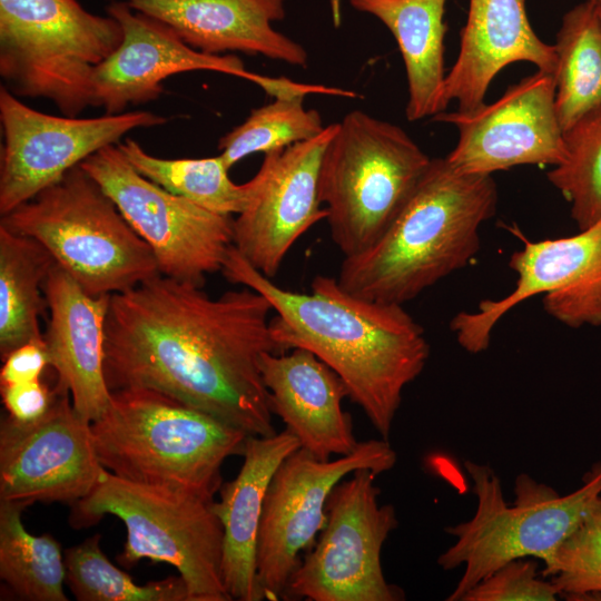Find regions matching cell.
Here are the masks:
<instances>
[{
	"label": "cell",
	"mask_w": 601,
	"mask_h": 601,
	"mask_svg": "<svg viewBox=\"0 0 601 601\" xmlns=\"http://www.w3.org/2000/svg\"><path fill=\"white\" fill-rule=\"evenodd\" d=\"M269 302L244 286L208 296L158 274L110 295L105 375L110 391L165 393L252 436L276 434L259 370L284 353L270 331Z\"/></svg>",
	"instance_id": "1"
},
{
	"label": "cell",
	"mask_w": 601,
	"mask_h": 601,
	"mask_svg": "<svg viewBox=\"0 0 601 601\" xmlns=\"http://www.w3.org/2000/svg\"><path fill=\"white\" fill-rule=\"evenodd\" d=\"M234 284L262 294L276 313L270 331L284 352L304 348L346 385L374 428L388 440L402 393L424 370L430 345L403 305L370 300L337 279L314 277L309 293L288 290L253 267L233 246L221 269Z\"/></svg>",
	"instance_id": "2"
},
{
	"label": "cell",
	"mask_w": 601,
	"mask_h": 601,
	"mask_svg": "<svg viewBox=\"0 0 601 601\" xmlns=\"http://www.w3.org/2000/svg\"><path fill=\"white\" fill-rule=\"evenodd\" d=\"M492 175L434 158L398 215L365 252L344 258L338 283L356 296L404 305L463 268L480 248V228L496 210Z\"/></svg>",
	"instance_id": "3"
},
{
	"label": "cell",
	"mask_w": 601,
	"mask_h": 601,
	"mask_svg": "<svg viewBox=\"0 0 601 601\" xmlns=\"http://www.w3.org/2000/svg\"><path fill=\"white\" fill-rule=\"evenodd\" d=\"M101 465L121 479L207 501L221 486V465L242 455L249 436L165 393L145 387L111 392L91 422Z\"/></svg>",
	"instance_id": "4"
},
{
	"label": "cell",
	"mask_w": 601,
	"mask_h": 601,
	"mask_svg": "<svg viewBox=\"0 0 601 601\" xmlns=\"http://www.w3.org/2000/svg\"><path fill=\"white\" fill-rule=\"evenodd\" d=\"M476 510L471 520L445 528L456 541L437 558L445 571L464 565L447 601H461L476 583L503 564L534 558L544 564L601 497V462L584 473L582 484L561 495L550 485L521 473L514 501L508 504L501 480L489 464L465 461Z\"/></svg>",
	"instance_id": "5"
},
{
	"label": "cell",
	"mask_w": 601,
	"mask_h": 601,
	"mask_svg": "<svg viewBox=\"0 0 601 601\" xmlns=\"http://www.w3.org/2000/svg\"><path fill=\"white\" fill-rule=\"evenodd\" d=\"M0 225L39 242L95 297L160 274L149 245L80 165L1 216Z\"/></svg>",
	"instance_id": "6"
},
{
	"label": "cell",
	"mask_w": 601,
	"mask_h": 601,
	"mask_svg": "<svg viewBox=\"0 0 601 601\" xmlns=\"http://www.w3.org/2000/svg\"><path fill=\"white\" fill-rule=\"evenodd\" d=\"M431 160L401 127L362 110L336 122L322 161L319 194L332 240L344 258L381 238Z\"/></svg>",
	"instance_id": "7"
},
{
	"label": "cell",
	"mask_w": 601,
	"mask_h": 601,
	"mask_svg": "<svg viewBox=\"0 0 601 601\" xmlns=\"http://www.w3.org/2000/svg\"><path fill=\"white\" fill-rule=\"evenodd\" d=\"M213 501L131 482L106 472L95 489L71 504L69 523L89 528L111 514L127 531L117 561L131 568L147 559L173 565L190 601H230L223 580V536Z\"/></svg>",
	"instance_id": "8"
},
{
	"label": "cell",
	"mask_w": 601,
	"mask_h": 601,
	"mask_svg": "<svg viewBox=\"0 0 601 601\" xmlns=\"http://www.w3.org/2000/svg\"><path fill=\"white\" fill-rule=\"evenodd\" d=\"M122 40L111 16L77 0H0V76L17 97L50 100L63 116L93 106L96 67Z\"/></svg>",
	"instance_id": "9"
},
{
	"label": "cell",
	"mask_w": 601,
	"mask_h": 601,
	"mask_svg": "<svg viewBox=\"0 0 601 601\" xmlns=\"http://www.w3.org/2000/svg\"><path fill=\"white\" fill-rule=\"evenodd\" d=\"M377 474L358 469L343 479L326 503L327 521L292 574L284 600L401 601L386 581L382 548L398 521L393 505L378 503Z\"/></svg>",
	"instance_id": "10"
},
{
	"label": "cell",
	"mask_w": 601,
	"mask_h": 601,
	"mask_svg": "<svg viewBox=\"0 0 601 601\" xmlns=\"http://www.w3.org/2000/svg\"><path fill=\"white\" fill-rule=\"evenodd\" d=\"M149 245L161 275L203 287L234 246L231 216L210 211L140 175L117 145L80 164Z\"/></svg>",
	"instance_id": "11"
},
{
	"label": "cell",
	"mask_w": 601,
	"mask_h": 601,
	"mask_svg": "<svg viewBox=\"0 0 601 601\" xmlns=\"http://www.w3.org/2000/svg\"><path fill=\"white\" fill-rule=\"evenodd\" d=\"M387 440L358 442L335 460L322 461L299 447L276 470L264 501L256 550V568L265 600L283 599L287 583L324 529L327 499L344 477L358 469L377 475L396 464Z\"/></svg>",
	"instance_id": "12"
},
{
	"label": "cell",
	"mask_w": 601,
	"mask_h": 601,
	"mask_svg": "<svg viewBox=\"0 0 601 601\" xmlns=\"http://www.w3.org/2000/svg\"><path fill=\"white\" fill-rule=\"evenodd\" d=\"M0 120L3 216L59 181L91 155L119 144L129 131L159 126L167 119L144 110L93 118L48 115L24 105L2 85Z\"/></svg>",
	"instance_id": "13"
},
{
	"label": "cell",
	"mask_w": 601,
	"mask_h": 601,
	"mask_svg": "<svg viewBox=\"0 0 601 601\" xmlns=\"http://www.w3.org/2000/svg\"><path fill=\"white\" fill-rule=\"evenodd\" d=\"M510 267L518 279L509 295L452 318L451 329L466 352L485 351L502 316L540 294L546 313L564 325H601V223L574 236L525 242L511 256Z\"/></svg>",
	"instance_id": "14"
},
{
	"label": "cell",
	"mask_w": 601,
	"mask_h": 601,
	"mask_svg": "<svg viewBox=\"0 0 601 601\" xmlns=\"http://www.w3.org/2000/svg\"><path fill=\"white\" fill-rule=\"evenodd\" d=\"M106 472L91 423L75 411L68 392L58 390L51 408L37 421L1 418V501L71 505L87 496Z\"/></svg>",
	"instance_id": "15"
},
{
	"label": "cell",
	"mask_w": 601,
	"mask_h": 601,
	"mask_svg": "<svg viewBox=\"0 0 601 601\" xmlns=\"http://www.w3.org/2000/svg\"><path fill=\"white\" fill-rule=\"evenodd\" d=\"M106 11L119 22L122 40L96 67L91 78L93 107L104 108L105 114H121L130 105L154 101L165 91V79L195 70L249 80L273 98L286 96L294 88L293 80L287 78L248 71L234 55H210L194 49L167 24L122 1L110 0Z\"/></svg>",
	"instance_id": "16"
},
{
	"label": "cell",
	"mask_w": 601,
	"mask_h": 601,
	"mask_svg": "<svg viewBox=\"0 0 601 601\" xmlns=\"http://www.w3.org/2000/svg\"><path fill=\"white\" fill-rule=\"evenodd\" d=\"M555 75L538 70L472 112H440L459 131L446 159L459 170L492 175L521 165L561 164L564 132L555 109Z\"/></svg>",
	"instance_id": "17"
},
{
	"label": "cell",
	"mask_w": 601,
	"mask_h": 601,
	"mask_svg": "<svg viewBox=\"0 0 601 601\" xmlns=\"http://www.w3.org/2000/svg\"><path fill=\"white\" fill-rule=\"evenodd\" d=\"M336 124L313 139L266 154L254 176L256 189L234 219V246L269 278L287 253L313 225L327 218L319 194L321 167Z\"/></svg>",
	"instance_id": "18"
},
{
	"label": "cell",
	"mask_w": 601,
	"mask_h": 601,
	"mask_svg": "<svg viewBox=\"0 0 601 601\" xmlns=\"http://www.w3.org/2000/svg\"><path fill=\"white\" fill-rule=\"evenodd\" d=\"M49 321L43 341L56 387L68 392L86 421L108 408L111 391L105 375L106 318L110 295L87 294L57 263L43 283Z\"/></svg>",
	"instance_id": "19"
},
{
	"label": "cell",
	"mask_w": 601,
	"mask_h": 601,
	"mask_svg": "<svg viewBox=\"0 0 601 601\" xmlns=\"http://www.w3.org/2000/svg\"><path fill=\"white\" fill-rule=\"evenodd\" d=\"M518 61L556 73L554 45L541 40L533 30L525 0H470L460 51L443 83L444 110L455 100L457 111H474L485 104L494 77Z\"/></svg>",
	"instance_id": "20"
},
{
	"label": "cell",
	"mask_w": 601,
	"mask_h": 601,
	"mask_svg": "<svg viewBox=\"0 0 601 601\" xmlns=\"http://www.w3.org/2000/svg\"><path fill=\"white\" fill-rule=\"evenodd\" d=\"M259 370L273 414L322 461L352 453L358 445L351 415L342 407L348 396L343 380L312 352L264 353Z\"/></svg>",
	"instance_id": "21"
},
{
	"label": "cell",
	"mask_w": 601,
	"mask_h": 601,
	"mask_svg": "<svg viewBox=\"0 0 601 601\" xmlns=\"http://www.w3.org/2000/svg\"><path fill=\"white\" fill-rule=\"evenodd\" d=\"M110 1V0H109ZM159 20L205 53L238 51L306 68L308 55L273 28L286 0H116Z\"/></svg>",
	"instance_id": "22"
},
{
	"label": "cell",
	"mask_w": 601,
	"mask_h": 601,
	"mask_svg": "<svg viewBox=\"0 0 601 601\" xmlns=\"http://www.w3.org/2000/svg\"><path fill=\"white\" fill-rule=\"evenodd\" d=\"M299 447V441L287 428L270 436L249 435L237 476L221 484L220 501L211 504L224 530L221 572L231 600H265L256 568L264 501L276 470Z\"/></svg>",
	"instance_id": "23"
},
{
	"label": "cell",
	"mask_w": 601,
	"mask_h": 601,
	"mask_svg": "<svg viewBox=\"0 0 601 601\" xmlns=\"http://www.w3.org/2000/svg\"><path fill=\"white\" fill-rule=\"evenodd\" d=\"M377 18L394 36L407 80L406 118L416 121L445 111L442 105L444 21L447 0H348Z\"/></svg>",
	"instance_id": "24"
},
{
	"label": "cell",
	"mask_w": 601,
	"mask_h": 601,
	"mask_svg": "<svg viewBox=\"0 0 601 601\" xmlns=\"http://www.w3.org/2000/svg\"><path fill=\"white\" fill-rule=\"evenodd\" d=\"M55 258L36 239L0 225V356L43 341L39 318L48 308L43 283Z\"/></svg>",
	"instance_id": "25"
},
{
	"label": "cell",
	"mask_w": 601,
	"mask_h": 601,
	"mask_svg": "<svg viewBox=\"0 0 601 601\" xmlns=\"http://www.w3.org/2000/svg\"><path fill=\"white\" fill-rule=\"evenodd\" d=\"M558 57L555 109L562 131L601 109V18L589 0L562 18L554 45Z\"/></svg>",
	"instance_id": "26"
},
{
	"label": "cell",
	"mask_w": 601,
	"mask_h": 601,
	"mask_svg": "<svg viewBox=\"0 0 601 601\" xmlns=\"http://www.w3.org/2000/svg\"><path fill=\"white\" fill-rule=\"evenodd\" d=\"M117 146L140 175L169 193L220 215H239L256 189L255 177L245 184H235L220 155L164 159L148 154L130 138Z\"/></svg>",
	"instance_id": "27"
},
{
	"label": "cell",
	"mask_w": 601,
	"mask_h": 601,
	"mask_svg": "<svg viewBox=\"0 0 601 601\" xmlns=\"http://www.w3.org/2000/svg\"><path fill=\"white\" fill-rule=\"evenodd\" d=\"M22 502L0 500V578L22 600L67 601L65 554L49 533L32 535Z\"/></svg>",
	"instance_id": "28"
},
{
	"label": "cell",
	"mask_w": 601,
	"mask_h": 601,
	"mask_svg": "<svg viewBox=\"0 0 601 601\" xmlns=\"http://www.w3.org/2000/svg\"><path fill=\"white\" fill-rule=\"evenodd\" d=\"M101 535H91L65 552L66 583L79 601H190L178 574L136 584L112 564L100 548Z\"/></svg>",
	"instance_id": "29"
},
{
	"label": "cell",
	"mask_w": 601,
	"mask_h": 601,
	"mask_svg": "<svg viewBox=\"0 0 601 601\" xmlns=\"http://www.w3.org/2000/svg\"><path fill=\"white\" fill-rule=\"evenodd\" d=\"M303 101L302 96L274 98L220 137L217 147L227 167L254 152L284 150L322 134L325 127L321 114L305 109Z\"/></svg>",
	"instance_id": "30"
},
{
	"label": "cell",
	"mask_w": 601,
	"mask_h": 601,
	"mask_svg": "<svg viewBox=\"0 0 601 601\" xmlns=\"http://www.w3.org/2000/svg\"><path fill=\"white\" fill-rule=\"evenodd\" d=\"M564 139L565 158L548 178L570 203L573 220L584 230L601 223V109L573 126Z\"/></svg>",
	"instance_id": "31"
},
{
	"label": "cell",
	"mask_w": 601,
	"mask_h": 601,
	"mask_svg": "<svg viewBox=\"0 0 601 601\" xmlns=\"http://www.w3.org/2000/svg\"><path fill=\"white\" fill-rule=\"evenodd\" d=\"M542 577L568 600H601V497L544 564Z\"/></svg>",
	"instance_id": "32"
},
{
	"label": "cell",
	"mask_w": 601,
	"mask_h": 601,
	"mask_svg": "<svg viewBox=\"0 0 601 601\" xmlns=\"http://www.w3.org/2000/svg\"><path fill=\"white\" fill-rule=\"evenodd\" d=\"M538 561L512 560L476 583L461 601H555L553 583L538 578Z\"/></svg>",
	"instance_id": "33"
},
{
	"label": "cell",
	"mask_w": 601,
	"mask_h": 601,
	"mask_svg": "<svg viewBox=\"0 0 601 601\" xmlns=\"http://www.w3.org/2000/svg\"><path fill=\"white\" fill-rule=\"evenodd\" d=\"M2 403L12 418L29 423L45 416L51 408L58 390L40 380L0 385Z\"/></svg>",
	"instance_id": "34"
},
{
	"label": "cell",
	"mask_w": 601,
	"mask_h": 601,
	"mask_svg": "<svg viewBox=\"0 0 601 601\" xmlns=\"http://www.w3.org/2000/svg\"><path fill=\"white\" fill-rule=\"evenodd\" d=\"M49 365L45 341L26 343L11 351L0 370V385L33 382L41 378Z\"/></svg>",
	"instance_id": "35"
},
{
	"label": "cell",
	"mask_w": 601,
	"mask_h": 601,
	"mask_svg": "<svg viewBox=\"0 0 601 601\" xmlns=\"http://www.w3.org/2000/svg\"><path fill=\"white\" fill-rule=\"evenodd\" d=\"M589 1H591L592 3L597 6H601V0H589Z\"/></svg>",
	"instance_id": "36"
},
{
	"label": "cell",
	"mask_w": 601,
	"mask_h": 601,
	"mask_svg": "<svg viewBox=\"0 0 601 601\" xmlns=\"http://www.w3.org/2000/svg\"><path fill=\"white\" fill-rule=\"evenodd\" d=\"M599 7V14H600V18H601V6H598Z\"/></svg>",
	"instance_id": "37"
}]
</instances>
